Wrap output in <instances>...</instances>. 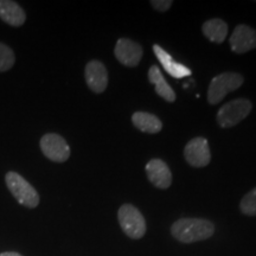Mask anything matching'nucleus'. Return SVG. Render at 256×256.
I'll return each instance as SVG.
<instances>
[{
    "instance_id": "obj_1",
    "label": "nucleus",
    "mask_w": 256,
    "mask_h": 256,
    "mask_svg": "<svg viewBox=\"0 0 256 256\" xmlns=\"http://www.w3.org/2000/svg\"><path fill=\"white\" fill-rule=\"evenodd\" d=\"M171 232L179 242L192 243L211 238L215 232V226L208 220L182 218L172 224Z\"/></svg>"
},
{
    "instance_id": "obj_13",
    "label": "nucleus",
    "mask_w": 256,
    "mask_h": 256,
    "mask_svg": "<svg viewBox=\"0 0 256 256\" xmlns=\"http://www.w3.org/2000/svg\"><path fill=\"white\" fill-rule=\"evenodd\" d=\"M0 19L11 26H22L25 23L26 14L17 2L11 0H0Z\"/></svg>"
},
{
    "instance_id": "obj_15",
    "label": "nucleus",
    "mask_w": 256,
    "mask_h": 256,
    "mask_svg": "<svg viewBox=\"0 0 256 256\" xmlns=\"http://www.w3.org/2000/svg\"><path fill=\"white\" fill-rule=\"evenodd\" d=\"M202 31L208 40L214 42V43L220 44L223 43L226 38V34H228V24L218 18L210 19L203 24Z\"/></svg>"
},
{
    "instance_id": "obj_5",
    "label": "nucleus",
    "mask_w": 256,
    "mask_h": 256,
    "mask_svg": "<svg viewBox=\"0 0 256 256\" xmlns=\"http://www.w3.org/2000/svg\"><path fill=\"white\" fill-rule=\"evenodd\" d=\"M118 218L128 238H142L146 232V222L142 214L132 204H124L118 212Z\"/></svg>"
},
{
    "instance_id": "obj_14",
    "label": "nucleus",
    "mask_w": 256,
    "mask_h": 256,
    "mask_svg": "<svg viewBox=\"0 0 256 256\" xmlns=\"http://www.w3.org/2000/svg\"><path fill=\"white\" fill-rule=\"evenodd\" d=\"M148 80L156 87V92L160 98H162L168 102L176 101V94L174 89L170 87V84L166 82V80L162 76V72L156 66H152L148 70Z\"/></svg>"
},
{
    "instance_id": "obj_10",
    "label": "nucleus",
    "mask_w": 256,
    "mask_h": 256,
    "mask_svg": "<svg viewBox=\"0 0 256 256\" xmlns=\"http://www.w3.org/2000/svg\"><path fill=\"white\" fill-rule=\"evenodd\" d=\"M86 82L96 94H101L108 86V72L104 64L100 60H90L84 70Z\"/></svg>"
},
{
    "instance_id": "obj_2",
    "label": "nucleus",
    "mask_w": 256,
    "mask_h": 256,
    "mask_svg": "<svg viewBox=\"0 0 256 256\" xmlns=\"http://www.w3.org/2000/svg\"><path fill=\"white\" fill-rule=\"evenodd\" d=\"M6 186L22 206L34 209L40 204V194L26 179L17 172H8L5 177Z\"/></svg>"
},
{
    "instance_id": "obj_16",
    "label": "nucleus",
    "mask_w": 256,
    "mask_h": 256,
    "mask_svg": "<svg viewBox=\"0 0 256 256\" xmlns=\"http://www.w3.org/2000/svg\"><path fill=\"white\" fill-rule=\"evenodd\" d=\"M132 122L138 130L144 133L156 134L162 130V124L156 115L146 113V112H136L133 114Z\"/></svg>"
},
{
    "instance_id": "obj_7",
    "label": "nucleus",
    "mask_w": 256,
    "mask_h": 256,
    "mask_svg": "<svg viewBox=\"0 0 256 256\" xmlns=\"http://www.w3.org/2000/svg\"><path fill=\"white\" fill-rule=\"evenodd\" d=\"M184 156L186 162L194 168H204L211 162L209 142L206 138H194L186 144L184 148Z\"/></svg>"
},
{
    "instance_id": "obj_12",
    "label": "nucleus",
    "mask_w": 256,
    "mask_h": 256,
    "mask_svg": "<svg viewBox=\"0 0 256 256\" xmlns=\"http://www.w3.org/2000/svg\"><path fill=\"white\" fill-rule=\"evenodd\" d=\"M153 51H154L156 58L159 60V62L162 63V66H164V69L168 72V75L172 76V78H183L191 75V70L188 69L186 66L176 62V60L168 55V52H166V51L162 49V46H158V44L153 46Z\"/></svg>"
},
{
    "instance_id": "obj_4",
    "label": "nucleus",
    "mask_w": 256,
    "mask_h": 256,
    "mask_svg": "<svg viewBox=\"0 0 256 256\" xmlns=\"http://www.w3.org/2000/svg\"><path fill=\"white\" fill-rule=\"evenodd\" d=\"M252 104L247 98H236L226 102L217 113V124L222 128H232L241 122L252 112Z\"/></svg>"
},
{
    "instance_id": "obj_3",
    "label": "nucleus",
    "mask_w": 256,
    "mask_h": 256,
    "mask_svg": "<svg viewBox=\"0 0 256 256\" xmlns=\"http://www.w3.org/2000/svg\"><path fill=\"white\" fill-rule=\"evenodd\" d=\"M243 76L238 72H226L220 74L211 80L209 90H208V101L210 104H217L226 98L230 92L238 90L243 84Z\"/></svg>"
},
{
    "instance_id": "obj_11",
    "label": "nucleus",
    "mask_w": 256,
    "mask_h": 256,
    "mask_svg": "<svg viewBox=\"0 0 256 256\" xmlns=\"http://www.w3.org/2000/svg\"><path fill=\"white\" fill-rule=\"evenodd\" d=\"M146 174L148 180L158 188H168L172 184V174L168 164L162 159H152L147 162Z\"/></svg>"
},
{
    "instance_id": "obj_6",
    "label": "nucleus",
    "mask_w": 256,
    "mask_h": 256,
    "mask_svg": "<svg viewBox=\"0 0 256 256\" xmlns=\"http://www.w3.org/2000/svg\"><path fill=\"white\" fill-rule=\"evenodd\" d=\"M40 150L48 159L55 162H64L70 156V147L66 139L55 133L43 136L40 139Z\"/></svg>"
},
{
    "instance_id": "obj_18",
    "label": "nucleus",
    "mask_w": 256,
    "mask_h": 256,
    "mask_svg": "<svg viewBox=\"0 0 256 256\" xmlns=\"http://www.w3.org/2000/svg\"><path fill=\"white\" fill-rule=\"evenodd\" d=\"M16 60L14 54L4 43H0V72H8L14 66Z\"/></svg>"
},
{
    "instance_id": "obj_20",
    "label": "nucleus",
    "mask_w": 256,
    "mask_h": 256,
    "mask_svg": "<svg viewBox=\"0 0 256 256\" xmlns=\"http://www.w3.org/2000/svg\"><path fill=\"white\" fill-rule=\"evenodd\" d=\"M0 256H22V255L14 252H2Z\"/></svg>"
},
{
    "instance_id": "obj_9",
    "label": "nucleus",
    "mask_w": 256,
    "mask_h": 256,
    "mask_svg": "<svg viewBox=\"0 0 256 256\" xmlns=\"http://www.w3.org/2000/svg\"><path fill=\"white\" fill-rule=\"evenodd\" d=\"M229 43L234 52H248L256 48V31L248 25L240 24L230 36Z\"/></svg>"
},
{
    "instance_id": "obj_8",
    "label": "nucleus",
    "mask_w": 256,
    "mask_h": 256,
    "mask_svg": "<svg viewBox=\"0 0 256 256\" xmlns=\"http://www.w3.org/2000/svg\"><path fill=\"white\" fill-rule=\"evenodd\" d=\"M115 57L126 66H136L142 58V48L139 43L128 38L118 40L114 50Z\"/></svg>"
},
{
    "instance_id": "obj_17",
    "label": "nucleus",
    "mask_w": 256,
    "mask_h": 256,
    "mask_svg": "<svg viewBox=\"0 0 256 256\" xmlns=\"http://www.w3.org/2000/svg\"><path fill=\"white\" fill-rule=\"evenodd\" d=\"M240 209L244 215L256 216V188L244 194L240 203Z\"/></svg>"
},
{
    "instance_id": "obj_19",
    "label": "nucleus",
    "mask_w": 256,
    "mask_h": 256,
    "mask_svg": "<svg viewBox=\"0 0 256 256\" xmlns=\"http://www.w3.org/2000/svg\"><path fill=\"white\" fill-rule=\"evenodd\" d=\"M151 5L153 6V8L156 10V11L165 12L171 8L172 2L171 0H153V2H151Z\"/></svg>"
}]
</instances>
